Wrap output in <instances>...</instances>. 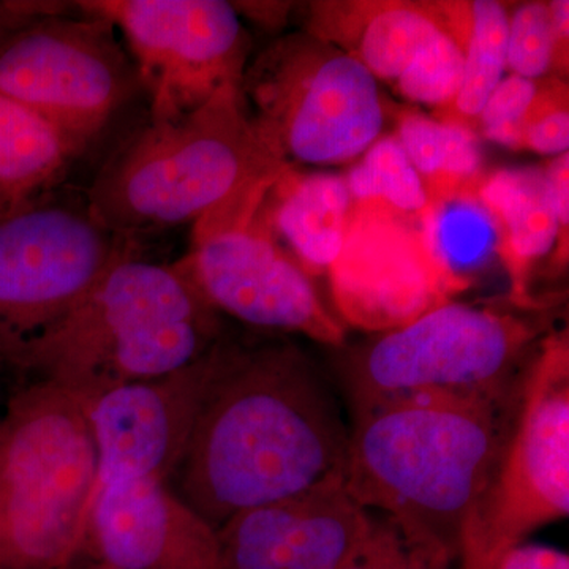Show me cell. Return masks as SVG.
Returning <instances> with one entry per match:
<instances>
[{
	"mask_svg": "<svg viewBox=\"0 0 569 569\" xmlns=\"http://www.w3.org/2000/svg\"><path fill=\"white\" fill-rule=\"evenodd\" d=\"M348 438L331 388L301 348L223 332L168 485L219 530L247 509L342 478Z\"/></svg>",
	"mask_w": 569,
	"mask_h": 569,
	"instance_id": "6da1fadb",
	"label": "cell"
},
{
	"mask_svg": "<svg viewBox=\"0 0 569 569\" xmlns=\"http://www.w3.org/2000/svg\"><path fill=\"white\" fill-rule=\"evenodd\" d=\"M518 387L501 399L430 397L356 411L343 489L455 560L468 511L507 437Z\"/></svg>",
	"mask_w": 569,
	"mask_h": 569,
	"instance_id": "7a4b0ae2",
	"label": "cell"
},
{
	"mask_svg": "<svg viewBox=\"0 0 569 569\" xmlns=\"http://www.w3.org/2000/svg\"><path fill=\"white\" fill-rule=\"evenodd\" d=\"M223 332L220 313L178 261L144 260L137 247L26 353L13 387L47 381L89 400L192 365Z\"/></svg>",
	"mask_w": 569,
	"mask_h": 569,
	"instance_id": "3957f363",
	"label": "cell"
},
{
	"mask_svg": "<svg viewBox=\"0 0 569 569\" xmlns=\"http://www.w3.org/2000/svg\"><path fill=\"white\" fill-rule=\"evenodd\" d=\"M288 164L258 130L241 86H227L198 110L130 137L84 197L108 230L141 244L274 181Z\"/></svg>",
	"mask_w": 569,
	"mask_h": 569,
	"instance_id": "277c9868",
	"label": "cell"
},
{
	"mask_svg": "<svg viewBox=\"0 0 569 569\" xmlns=\"http://www.w3.org/2000/svg\"><path fill=\"white\" fill-rule=\"evenodd\" d=\"M96 479L84 400L47 381L14 385L0 419V569L73 567Z\"/></svg>",
	"mask_w": 569,
	"mask_h": 569,
	"instance_id": "5b68a950",
	"label": "cell"
},
{
	"mask_svg": "<svg viewBox=\"0 0 569 569\" xmlns=\"http://www.w3.org/2000/svg\"><path fill=\"white\" fill-rule=\"evenodd\" d=\"M569 515V339L538 343L519 377L515 413L459 539L460 569H493L515 546Z\"/></svg>",
	"mask_w": 569,
	"mask_h": 569,
	"instance_id": "8992f818",
	"label": "cell"
},
{
	"mask_svg": "<svg viewBox=\"0 0 569 569\" xmlns=\"http://www.w3.org/2000/svg\"><path fill=\"white\" fill-rule=\"evenodd\" d=\"M539 335L538 321L511 310L455 301L436 307L350 356L346 377L356 411L430 397L512 395Z\"/></svg>",
	"mask_w": 569,
	"mask_h": 569,
	"instance_id": "52a82bcc",
	"label": "cell"
},
{
	"mask_svg": "<svg viewBox=\"0 0 569 569\" xmlns=\"http://www.w3.org/2000/svg\"><path fill=\"white\" fill-rule=\"evenodd\" d=\"M140 244L97 220L86 197L50 192L0 212V373L77 309L93 284Z\"/></svg>",
	"mask_w": 569,
	"mask_h": 569,
	"instance_id": "ba28073f",
	"label": "cell"
},
{
	"mask_svg": "<svg viewBox=\"0 0 569 569\" xmlns=\"http://www.w3.org/2000/svg\"><path fill=\"white\" fill-rule=\"evenodd\" d=\"M241 91L264 140L291 164L350 162L383 132L376 78L306 31L266 47L247 66Z\"/></svg>",
	"mask_w": 569,
	"mask_h": 569,
	"instance_id": "9c48e42d",
	"label": "cell"
},
{
	"mask_svg": "<svg viewBox=\"0 0 569 569\" xmlns=\"http://www.w3.org/2000/svg\"><path fill=\"white\" fill-rule=\"evenodd\" d=\"M274 182L257 183L201 217L192 224V246L178 264L220 316L342 347V323L321 302L312 277L266 223L264 198Z\"/></svg>",
	"mask_w": 569,
	"mask_h": 569,
	"instance_id": "30bf717a",
	"label": "cell"
},
{
	"mask_svg": "<svg viewBox=\"0 0 569 569\" xmlns=\"http://www.w3.org/2000/svg\"><path fill=\"white\" fill-rule=\"evenodd\" d=\"M118 33L74 2L28 22L0 43V93L36 112L81 153L141 89Z\"/></svg>",
	"mask_w": 569,
	"mask_h": 569,
	"instance_id": "8fae6325",
	"label": "cell"
},
{
	"mask_svg": "<svg viewBox=\"0 0 569 569\" xmlns=\"http://www.w3.org/2000/svg\"><path fill=\"white\" fill-rule=\"evenodd\" d=\"M114 26L148 93L151 121H174L227 86H241L250 36L222 0H80Z\"/></svg>",
	"mask_w": 569,
	"mask_h": 569,
	"instance_id": "7c38bea8",
	"label": "cell"
},
{
	"mask_svg": "<svg viewBox=\"0 0 569 569\" xmlns=\"http://www.w3.org/2000/svg\"><path fill=\"white\" fill-rule=\"evenodd\" d=\"M328 274L339 316L373 332L410 325L470 284L438 261L421 213L380 201H353L346 242Z\"/></svg>",
	"mask_w": 569,
	"mask_h": 569,
	"instance_id": "4fadbf2b",
	"label": "cell"
},
{
	"mask_svg": "<svg viewBox=\"0 0 569 569\" xmlns=\"http://www.w3.org/2000/svg\"><path fill=\"white\" fill-rule=\"evenodd\" d=\"M211 348L173 373L122 385L84 400L97 460L92 501L114 482L170 481L203 399Z\"/></svg>",
	"mask_w": 569,
	"mask_h": 569,
	"instance_id": "5bb4252c",
	"label": "cell"
},
{
	"mask_svg": "<svg viewBox=\"0 0 569 569\" xmlns=\"http://www.w3.org/2000/svg\"><path fill=\"white\" fill-rule=\"evenodd\" d=\"M82 553L112 569H223L217 530L159 479L100 490Z\"/></svg>",
	"mask_w": 569,
	"mask_h": 569,
	"instance_id": "9a60e30c",
	"label": "cell"
},
{
	"mask_svg": "<svg viewBox=\"0 0 569 569\" xmlns=\"http://www.w3.org/2000/svg\"><path fill=\"white\" fill-rule=\"evenodd\" d=\"M306 10V32L335 44L377 81L391 86L448 24L445 2L323 0Z\"/></svg>",
	"mask_w": 569,
	"mask_h": 569,
	"instance_id": "2e32d148",
	"label": "cell"
},
{
	"mask_svg": "<svg viewBox=\"0 0 569 569\" xmlns=\"http://www.w3.org/2000/svg\"><path fill=\"white\" fill-rule=\"evenodd\" d=\"M477 194L497 227L498 257L511 277L512 305L527 309L535 264L548 254L560 268L568 261L546 168H508L485 174Z\"/></svg>",
	"mask_w": 569,
	"mask_h": 569,
	"instance_id": "e0dca14e",
	"label": "cell"
},
{
	"mask_svg": "<svg viewBox=\"0 0 569 569\" xmlns=\"http://www.w3.org/2000/svg\"><path fill=\"white\" fill-rule=\"evenodd\" d=\"M353 211L346 178L301 173L288 164L266 194L263 216L307 274L328 272L342 250Z\"/></svg>",
	"mask_w": 569,
	"mask_h": 569,
	"instance_id": "ac0fdd59",
	"label": "cell"
},
{
	"mask_svg": "<svg viewBox=\"0 0 569 569\" xmlns=\"http://www.w3.org/2000/svg\"><path fill=\"white\" fill-rule=\"evenodd\" d=\"M78 156L50 123L0 93V192L13 201L50 192Z\"/></svg>",
	"mask_w": 569,
	"mask_h": 569,
	"instance_id": "d6986e66",
	"label": "cell"
},
{
	"mask_svg": "<svg viewBox=\"0 0 569 569\" xmlns=\"http://www.w3.org/2000/svg\"><path fill=\"white\" fill-rule=\"evenodd\" d=\"M395 137L425 183L429 203L475 190L485 176L477 132L462 123L403 111Z\"/></svg>",
	"mask_w": 569,
	"mask_h": 569,
	"instance_id": "ffe728a7",
	"label": "cell"
},
{
	"mask_svg": "<svg viewBox=\"0 0 569 569\" xmlns=\"http://www.w3.org/2000/svg\"><path fill=\"white\" fill-rule=\"evenodd\" d=\"M370 512L343 489L342 478L307 490L288 545L284 569H340L369 529Z\"/></svg>",
	"mask_w": 569,
	"mask_h": 569,
	"instance_id": "44dd1931",
	"label": "cell"
},
{
	"mask_svg": "<svg viewBox=\"0 0 569 569\" xmlns=\"http://www.w3.org/2000/svg\"><path fill=\"white\" fill-rule=\"evenodd\" d=\"M509 9L493 0L470 2V31L463 51L462 81L455 102L443 111L447 121L477 130L479 112L507 71Z\"/></svg>",
	"mask_w": 569,
	"mask_h": 569,
	"instance_id": "7402d4cb",
	"label": "cell"
},
{
	"mask_svg": "<svg viewBox=\"0 0 569 569\" xmlns=\"http://www.w3.org/2000/svg\"><path fill=\"white\" fill-rule=\"evenodd\" d=\"M429 244L452 276L470 283L468 272L498 254V231L477 189L429 203L421 213Z\"/></svg>",
	"mask_w": 569,
	"mask_h": 569,
	"instance_id": "603a6c76",
	"label": "cell"
},
{
	"mask_svg": "<svg viewBox=\"0 0 569 569\" xmlns=\"http://www.w3.org/2000/svg\"><path fill=\"white\" fill-rule=\"evenodd\" d=\"M448 24L419 52L395 82V91L408 102L448 110L458 96L463 71L470 2H445Z\"/></svg>",
	"mask_w": 569,
	"mask_h": 569,
	"instance_id": "cb8c5ba5",
	"label": "cell"
},
{
	"mask_svg": "<svg viewBox=\"0 0 569 569\" xmlns=\"http://www.w3.org/2000/svg\"><path fill=\"white\" fill-rule=\"evenodd\" d=\"M343 178L353 201H380L411 216L429 206L425 183L395 134L373 142Z\"/></svg>",
	"mask_w": 569,
	"mask_h": 569,
	"instance_id": "d4e9b609",
	"label": "cell"
},
{
	"mask_svg": "<svg viewBox=\"0 0 569 569\" xmlns=\"http://www.w3.org/2000/svg\"><path fill=\"white\" fill-rule=\"evenodd\" d=\"M447 553L413 541L388 516L370 515L369 529L340 569H449Z\"/></svg>",
	"mask_w": 569,
	"mask_h": 569,
	"instance_id": "484cf974",
	"label": "cell"
},
{
	"mask_svg": "<svg viewBox=\"0 0 569 569\" xmlns=\"http://www.w3.org/2000/svg\"><path fill=\"white\" fill-rule=\"evenodd\" d=\"M552 20L549 2H527L509 10L507 70L538 81L552 71Z\"/></svg>",
	"mask_w": 569,
	"mask_h": 569,
	"instance_id": "4316f807",
	"label": "cell"
},
{
	"mask_svg": "<svg viewBox=\"0 0 569 569\" xmlns=\"http://www.w3.org/2000/svg\"><path fill=\"white\" fill-rule=\"evenodd\" d=\"M569 97L567 81L539 82L537 96L520 123L522 149L560 156L569 149Z\"/></svg>",
	"mask_w": 569,
	"mask_h": 569,
	"instance_id": "83f0119b",
	"label": "cell"
},
{
	"mask_svg": "<svg viewBox=\"0 0 569 569\" xmlns=\"http://www.w3.org/2000/svg\"><path fill=\"white\" fill-rule=\"evenodd\" d=\"M539 81L509 74L490 93L479 112L477 129L482 137L509 149H522L520 123L537 96Z\"/></svg>",
	"mask_w": 569,
	"mask_h": 569,
	"instance_id": "f1b7e54d",
	"label": "cell"
},
{
	"mask_svg": "<svg viewBox=\"0 0 569 569\" xmlns=\"http://www.w3.org/2000/svg\"><path fill=\"white\" fill-rule=\"evenodd\" d=\"M67 7L70 2L59 0H0V43L28 22Z\"/></svg>",
	"mask_w": 569,
	"mask_h": 569,
	"instance_id": "f546056e",
	"label": "cell"
},
{
	"mask_svg": "<svg viewBox=\"0 0 569 569\" xmlns=\"http://www.w3.org/2000/svg\"><path fill=\"white\" fill-rule=\"evenodd\" d=\"M493 569H569V557L556 548L522 542L509 549Z\"/></svg>",
	"mask_w": 569,
	"mask_h": 569,
	"instance_id": "4dcf8cb0",
	"label": "cell"
},
{
	"mask_svg": "<svg viewBox=\"0 0 569 569\" xmlns=\"http://www.w3.org/2000/svg\"><path fill=\"white\" fill-rule=\"evenodd\" d=\"M550 192H552L553 204H556L557 217H559L561 241L565 247L569 242V153H560L546 167Z\"/></svg>",
	"mask_w": 569,
	"mask_h": 569,
	"instance_id": "1f68e13d",
	"label": "cell"
},
{
	"mask_svg": "<svg viewBox=\"0 0 569 569\" xmlns=\"http://www.w3.org/2000/svg\"><path fill=\"white\" fill-rule=\"evenodd\" d=\"M549 6L552 20V70L563 81V77H568L569 67V2L552 0Z\"/></svg>",
	"mask_w": 569,
	"mask_h": 569,
	"instance_id": "d6a6232c",
	"label": "cell"
},
{
	"mask_svg": "<svg viewBox=\"0 0 569 569\" xmlns=\"http://www.w3.org/2000/svg\"><path fill=\"white\" fill-rule=\"evenodd\" d=\"M233 7L238 13H246L247 17L252 18L253 21L261 22V24H276L284 18V10H287V3H263V2H246V3H233Z\"/></svg>",
	"mask_w": 569,
	"mask_h": 569,
	"instance_id": "836d02e7",
	"label": "cell"
},
{
	"mask_svg": "<svg viewBox=\"0 0 569 569\" xmlns=\"http://www.w3.org/2000/svg\"><path fill=\"white\" fill-rule=\"evenodd\" d=\"M17 203H20V201H13L6 193L0 192V212L7 211V209Z\"/></svg>",
	"mask_w": 569,
	"mask_h": 569,
	"instance_id": "e575fe53",
	"label": "cell"
},
{
	"mask_svg": "<svg viewBox=\"0 0 569 569\" xmlns=\"http://www.w3.org/2000/svg\"><path fill=\"white\" fill-rule=\"evenodd\" d=\"M6 380L3 378L2 373H0V419L3 417V410H6V403H7V397H3L2 395V381Z\"/></svg>",
	"mask_w": 569,
	"mask_h": 569,
	"instance_id": "d590c367",
	"label": "cell"
},
{
	"mask_svg": "<svg viewBox=\"0 0 569 569\" xmlns=\"http://www.w3.org/2000/svg\"><path fill=\"white\" fill-rule=\"evenodd\" d=\"M69 569H73V567H70ZM86 569H112V568L103 567V565L96 563V565H93V567H89Z\"/></svg>",
	"mask_w": 569,
	"mask_h": 569,
	"instance_id": "8d00e7d4",
	"label": "cell"
}]
</instances>
